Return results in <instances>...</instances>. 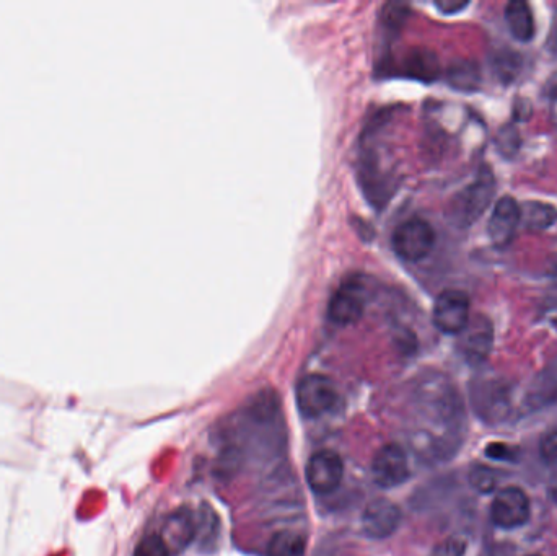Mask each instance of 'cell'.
Returning a JSON list of instances; mask_svg holds the SVG:
<instances>
[{
	"instance_id": "obj_13",
	"label": "cell",
	"mask_w": 557,
	"mask_h": 556,
	"mask_svg": "<svg viewBox=\"0 0 557 556\" xmlns=\"http://www.w3.org/2000/svg\"><path fill=\"white\" fill-rule=\"evenodd\" d=\"M505 20L517 40L530 41L535 36V18L522 0H514L505 7Z\"/></svg>"
},
{
	"instance_id": "obj_3",
	"label": "cell",
	"mask_w": 557,
	"mask_h": 556,
	"mask_svg": "<svg viewBox=\"0 0 557 556\" xmlns=\"http://www.w3.org/2000/svg\"><path fill=\"white\" fill-rule=\"evenodd\" d=\"M338 402V390L333 380L321 374H310L297 387V405L303 416L318 418L328 413Z\"/></svg>"
},
{
	"instance_id": "obj_2",
	"label": "cell",
	"mask_w": 557,
	"mask_h": 556,
	"mask_svg": "<svg viewBox=\"0 0 557 556\" xmlns=\"http://www.w3.org/2000/svg\"><path fill=\"white\" fill-rule=\"evenodd\" d=\"M435 232L429 222L419 217H411L396 227L393 234V248L406 261H421L432 252Z\"/></svg>"
},
{
	"instance_id": "obj_20",
	"label": "cell",
	"mask_w": 557,
	"mask_h": 556,
	"mask_svg": "<svg viewBox=\"0 0 557 556\" xmlns=\"http://www.w3.org/2000/svg\"><path fill=\"white\" fill-rule=\"evenodd\" d=\"M437 7H439L445 14H453V12H458V10L465 9L466 2H437Z\"/></svg>"
},
{
	"instance_id": "obj_5",
	"label": "cell",
	"mask_w": 557,
	"mask_h": 556,
	"mask_svg": "<svg viewBox=\"0 0 557 556\" xmlns=\"http://www.w3.org/2000/svg\"><path fill=\"white\" fill-rule=\"evenodd\" d=\"M494 190L496 186L491 177H481L470 186H466L453 201V221H457L460 226H471L491 204Z\"/></svg>"
},
{
	"instance_id": "obj_16",
	"label": "cell",
	"mask_w": 557,
	"mask_h": 556,
	"mask_svg": "<svg viewBox=\"0 0 557 556\" xmlns=\"http://www.w3.org/2000/svg\"><path fill=\"white\" fill-rule=\"evenodd\" d=\"M134 556H172L170 548H168L162 535L150 534L139 542Z\"/></svg>"
},
{
	"instance_id": "obj_6",
	"label": "cell",
	"mask_w": 557,
	"mask_h": 556,
	"mask_svg": "<svg viewBox=\"0 0 557 556\" xmlns=\"http://www.w3.org/2000/svg\"><path fill=\"white\" fill-rule=\"evenodd\" d=\"M344 462L333 451H320L312 455L307 464L308 486L318 495H329L343 483Z\"/></svg>"
},
{
	"instance_id": "obj_18",
	"label": "cell",
	"mask_w": 557,
	"mask_h": 556,
	"mask_svg": "<svg viewBox=\"0 0 557 556\" xmlns=\"http://www.w3.org/2000/svg\"><path fill=\"white\" fill-rule=\"evenodd\" d=\"M466 550V543L463 540H447V542L442 543L439 548H437V552H435V556H463Z\"/></svg>"
},
{
	"instance_id": "obj_8",
	"label": "cell",
	"mask_w": 557,
	"mask_h": 556,
	"mask_svg": "<svg viewBox=\"0 0 557 556\" xmlns=\"http://www.w3.org/2000/svg\"><path fill=\"white\" fill-rule=\"evenodd\" d=\"M434 323L447 335H458L470 323V299L465 292L445 291L434 305Z\"/></svg>"
},
{
	"instance_id": "obj_19",
	"label": "cell",
	"mask_w": 557,
	"mask_h": 556,
	"mask_svg": "<svg viewBox=\"0 0 557 556\" xmlns=\"http://www.w3.org/2000/svg\"><path fill=\"white\" fill-rule=\"evenodd\" d=\"M510 454H512V451L505 444H491V446L487 447V455L491 459L507 460L510 459Z\"/></svg>"
},
{
	"instance_id": "obj_4",
	"label": "cell",
	"mask_w": 557,
	"mask_h": 556,
	"mask_svg": "<svg viewBox=\"0 0 557 556\" xmlns=\"http://www.w3.org/2000/svg\"><path fill=\"white\" fill-rule=\"evenodd\" d=\"M530 498L522 488L509 486L500 490L491 506L492 522L502 529H517L530 519Z\"/></svg>"
},
{
	"instance_id": "obj_17",
	"label": "cell",
	"mask_w": 557,
	"mask_h": 556,
	"mask_svg": "<svg viewBox=\"0 0 557 556\" xmlns=\"http://www.w3.org/2000/svg\"><path fill=\"white\" fill-rule=\"evenodd\" d=\"M540 454L546 464L557 467V431L546 434L541 439Z\"/></svg>"
},
{
	"instance_id": "obj_15",
	"label": "cell",
	"mask_w": 557,
	"mask_h": 556,
	"mask_svg": "<svg viewBox=\"0 0 557 556\" xmlns=\"http://www.w3.org/2000/svg\"><path fill=\"white\" fill-rule=\"evenodd\" d=\"M470 483L478 493L487 495V493H492V491L496 490L497 473L492 468L478 465V467H474L471 470Z\"/></svg>"
},
{
	"instance_id": "obj_9",
	"label": "cell",
	"mask_w": 557,
	"mask_h": 556,
	"mask_svg": "<svg viewBox=\"0 0 557 556\" xmlns=\"http://www.w3.org/2000/svg\"><path fill=\"white\" fill-rule=\"evenodd\" d=\"M400 522V508L391 503L390 499H373L362 514V529L370 539L382 540L390 537L400 527Z\"/></svg>"
},
{
	"instance_id": "obj_14",
	"label": "cell",
	"mask_w": 557,
	"mask_h": 556,
	"mask_svg": "<svg viewBox=\"0 0 557 556\" xmlns=\"http://www.w3.org/2000/svg\"><path fill=\"white\" fill-rule=\"evenodd\" d=\"M305 537L294 530H281L268 545V556H305Z\"/></svg>"
},
{
	"instance_id": "obj_21",
	"label": "cell",
	"mask_w": 557,
	"mask_h": 556,
	"mask_svg": "<svg viewBox=\"0 0 557 556\" xmlns=\"http://www.w3.org/2000/svg\"><path fill=\"white\" fill-rule=\"evenodd\" d=\"M553 498H554V501H556V504H557V486L553 490Z\"/></svg>"
},
{
	"instance_id": "obj_1",
	"label": "cell",
	"mask_w": 557,
	"mask_h": 556,
	"mask_svg": "<svg viewBox=\"0 0 557 556\" xmlns=\"http://www.w3.org/2000/svg\"><path fill=\"white\" fill-rule=\"evenodd\" d=\"M369 289L364 279L351 276L341 283L329 301V318L338 325H351L364 315Z\"/></svg>"
},
{
	"instance_id": "obj_12",
	"label": "cell",
	"mask_w": 557,
	"mask_h": 556,
	"mask_svg": "<svg viewBox=\"0 0 557 556\" xmlns=\"http://www.w3.org/2000/svg\"><path fill=\"white\" fill-rule=\"evenodd\" d=\"M194 535H196L194 517L186 508L173 512L163 526L162 539L167 543L170 552H181L193 542Z\"/></svg>"
},
{
	"instance_id": "obj_7",
	"label": "cell",
	"mask_w": 557,
	"mask_h": 556,
	"mask_svg": "<svg viewBox=\"0 0 557 556\" xmlns=\"http://www.w3.org/2000/svg\"><path fill=\"white\" fill-rule=\"evenodd\" d=\"M372 477L380 488H395L409 478L408 455L398 444H386L373 455Z\"/></svg>"
},
{
	"instance_id": "obj_10",
	"label": "cell",
	"mask_w": 557,
	"mask_h": 556,
	"mask_svg": "<svg viewBox=\"0 0 557 556\" xmlns=\"http://www.w3.org/2000/svg\"><path fill=\"white\" fill-rule=\"evenodd\" d=\"M520 219H522V209L514 198L505 196V198L499 199L494 206L491 219H489V226H487V232L494 245L497 247L509 245L517 232Z\"/></svg>"
},
{
	"instance_id": "obj_22",
	"label": "cell",
	"mask_w": 557,
	"mask_h": 556,
	"mask_svg": "<svg viewBox=\"0 0 557 556\" xmlns=\"http://www.w3.org/2000/svg\"><path fill=\"white\" fill-rule=\"evenodd\" d=\"M531 556H536V555H531Z\"/></svg>"
},
{
	"instance_id": "obj_11",
	"label": "cell",
	"mask_w": 557,
	"mask_h": 556,
	"mask_svg": "<svg viewBox=\"0 0 557 556\" xmlns=\"http://www.w3.org/2000/svg\"><path fill=\"white\" fill-rule=\"evenodd\" d=\"M460 348L465 358L473 364L483 362L492 346L491 323L484 318H478L476 322L468 323L465 330L461 331Z\"/></svg>"
}]
</instances>
